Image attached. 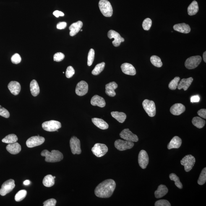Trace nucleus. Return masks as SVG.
Segmentation results:
<instances>
[{
    "mask_svg": "<svg viewBox=\"0 0 206 206\" xmlns=\"http://www.w3.org/2000/svg\"><path fill=\"white\" fill-rule=\"evenodd\" d=\"M116 186V183L113 180H105L95 188V195L101 198H108L112 195Z\"/></svg>",
    "mask_w": 206,
    "mask_h": 206,
    "instance_id": "f257e3e1",
    "label": "nucleus"
},
{
    "mask_svg": "<svg viewBox=\"0 0 206 206\" xmlns=\"http://www.w3.org/2000/svg\"><path fill=\"white\" fill-rule=\"evenodd\" d=\"M41 155L45 157V162L50 163L59 162L64 158L63 154L57 150H53L50 152L47 150H44L41 152Z\"/></svg>",
    "mask_w": 206,
    "mask_h": 206,
    "instance_id": "f03ea898",
    "label": "nucleus"
},
{
    "mask_svg": "<svg viewBox=\"0 0 206 206\" xmlns=\"http://www.w3.org/2000/svg\"><path fill=\"white\" fill-rule=\"evenodd\" d=\"M99 6L102 14L105 17H111L112 15L113 8L107 0H100Z\"/></svg>",
    "mask_w": 206,
    "mask_h": 206,
    "instance_id": "7ed1b4c3",
    "label": "nucleus"
},
{
    "mask_svg": "<svg viewBox=\"0 0 206 206\" xmlns=\"http://www.w3.org/2000/svg\"><path fill=\"white\" fill-rule=\"evenodd\" d=\"M195 163V159L191 155L185 156L181 160V164L184 167V170L186 172H189L192 169Z\"/></svg>",
    "mask_w": 206,
    "mask_h": 206,
    "instance_id": "20e7f679",
    "label": "nucleus"
},
{
    "mask_svg": "<svg viewBox=\"0 0 206 206\" xmlns=\"http://www.w3.org/2000/svg\"><path fill=\"white\" fill-rule=\"evenodd\" d=\"M142 106L149 116L152 117L155 116L156 110L155 103L153 101L145 99L143 102Z\"/></svg>",
    "mask_w": 206,
    "mask_h": 206,
    "instance_id": "39448f33",
    "label": "nucleus"
},
{
    "mask_svg": "<svg viewBox=\"0 0 206 206\" xmlns=\"http://www.w3.org/2000/svg\"><path fill=\"white\" fill-rule=\"evenodd\" d=\"M42 128L44 130L48 132L58 131V129L61 127V123L59 121L51 120L45 121L42 124Z\"/></svg>",
    "mask_w": 206,
    "mask_h": 206,
    "instance_id": "423d86ee",
    "label": "nucleus"
},
{
    "mask_svg": "<svg viewBox=\"0 0 206 206\" xmlns=\"http://www.w3.org/2000/svg\"><path fill=\"white\" fill-rule=\"evenodd\" d=\"M202 60V57L200 56L191 57L186 60L185 63V66L188 69H195L200 64Z\"/></svg>",
    "mask_w": 206,
    "mask_h": 206,
    "instance_id": "0eeeda50",
    "label": "nucleus"
},
{
    "mask_svg": "<svg viewBox=\"0 0 206 206\" xmlns=\"http://www.w3.org/2000/svg\"><path fill=\"white\" fill-rule=\"evenodd\" d=\"M92 151L94 155L98 157L103 156L107 152L108 148L104 144L97 143L92 148Z\"/></svg>",
    "mask_w": 206,
    "mask_h": 206,
    "instance_id": "6e6552de",
    "label": "nucleus"
},
{
    "mask_svg": "<svg viewBox=\"0 0 206 206\" xmlns=\"http://www.w3.org/2000/svg\"><path fill=\"white\" fill-rule=\"evenodd\" d=\"M14 180L10 179L8 180L3 183L0 189V194L2 196L6 195L12 191L15 187Z\"/></svg>",
    "mask_w": 206,
    "mask_h": 206,
    "instance_id": "1a4fd4ad",
    "label": "nucleus"
},
{
    "mask_svg": "<svg viewBox=\"0 0 206 206\" xmlns=\"http://www.w3.org/2000/svg\"><path fill=\"white\" fill-rule=\"evenodd\" d=\"M70 146L71 152L73 154L79 155L82 153L81 149L80 141L75 136L71 137L70 142Z\"/></svg>",
    "mask_w": 206,
    "mask_h": 206,
    "instance_id": "9d476101",
    "label": "nucleus"
},
{
    "mask_svg": "<svg viewBox=\"0 0 206 206\" xmlns=\"http://www.w3.org/2000/svg\"><path fill=\"white\" fill-rule=\"evenodd\" d=\"M133 142L128 141H123L121 139H118L115 142V146L116 148L120 151H124L131 149L133 147Z\"/></svg>",
    "mask_w": 206,
    "mask_h": 206,
    "instance_id": "9b49d317",
    "label": "nucleus"
},
{
    "mask_svg": "<svg viewBox=\"0 0 206 206\" xmlns=\"http://www.w3.org/2000/svg\"><path fill=\"white\" fill-rule=\"evenodd\" d=\"M45 140L44 137L40 136H32L27 139L26 144L29 148H32L41 145L44 142Z\"/></svg>",
    "mask_w": 206,
    "mask_h": 206,
    "instance_id": "f8f14e48",
    "label": "nucleus"
},
{
    "mask_svg": "<svg viewBox=\"0 0 206 206\" xmlns=\"http://www.w3.org/2000/svg\"><path fill=\"white\" fill-rule=\"evenodd\" d=\"M120 136L121 138L128 141L137 142L139 141L137 136L133 133L129 129L123 130L120 133Z\"/></svg>",
    "mask_w": 206,
    "mask_h": 206,
    "instance_id": "ddd939ff",
    "label": "nucleus"
},
{
    "mask_svg": "<svg viewBox=\"0 0 206 206\" xmlns=\"http://www.w3.org/2000/svg\"><path fill=\"white\" fill-rule=\"evenodd\" d=\"M108 37L110 39H114L112 44L115 47L119 46L121 43L124 41V39L121 36L120 34L114 30H110L108 32Z\"/></svg>",
    "mask_w": 206,
    "mask_h": 206,
    "instance_id": "4468645a",
    "label": "nucleus"
},
{
    "mask_svg": "<svg viewBox=\"0 0 206 206\" xmlns=\"http://www.w3.org/2000/svg\"><path fill=\"white\" fill-rule=\"evenodd\" d=\"M138 163L139 166L143 169L146 168L149 163V157L146 151H141L138 155Z\"/></svg>",
    "mask_w": 206,
    "mask_h": 206,
    "instance_id": "2eb2a0df",
    "label": "nucleus"
},
{
    "mask_svg": "<svg viewBox=\"0 0 206 206\" xmlns=\"http://www.w3.org/2000/svg\"><path fill=\"white\" fill-rule=\"evenodd\" d=\"M88 90V85L85 81H82L77 84L75 92L79 96H82L87 93Z\"/></svg>",
    "mask_w": 206,
    "mask_h": 206,
    "instance_id": "dca6fc26",
    "label": "nucleus"
},
{
    "mask_svg": "<svg viewBox=\"0 0 206 206\" xmlns=\"http://www.w3.org/2000/svg\"><path fill=\"white\" fill-rule=\"evenodd\" d=\"M121 68L123 72L125 74L134 76L136 74L135 68L132 65L129 63H124L121 65Z\"/></svg>",
    "mask_w": 206,
    "mask_h": 206,
    "instance_id": "f3484780",
    "label": "nucleus"
},
{
    "mask_svg": "<svg viewBox=\"0 0 206 206\" xmlns=\"http://www.w3.org/2000/svg\"><path fill=\"white\" fill-rule=\"evenodd\" d=\"M186 110L184 105L181 103H176L170 108V111L171 114L174 116H179L184 113Z\"/></svg>",
    "mask_w": 206,
    "mask_h": 206,
    "instance_id": "a211bd4d",
    "label": "nucleus"
},
{
    "mask_svg": "<svg viewBox=\"0 0 206 206\" xmlns=\"http://www.w3.org/2000/svg\"><path fill=\"white\" fill-rule=\"evenodd\" d=\"M118 87V84L115 82H111L105 85V93L108 96L113 97L116 96V92L115 90Z\"/></svg>",
    "mask_w": 206,
    "mask_h": 206,
    "instance_id": "6ab92c4d",
    "label": "nucleus"
},
{
    "mask_svg": "<svg viewBox=\"0 0 206 206\" xmlns=\"http://www.w3.org/2000/svg\"><path fill=\"white\" fill-rule=\"evenodd\" d=\"M11 93L14 95H18L21 90V86L18 82L15 81H12L10 82L8 85Z\"/></svg>",
    "mask_w": 206,
    "mask_h": 206,
    "instance_id": "aec40b11",
    "label": "nucleus"
},
{
    "mask_svg": "<svg viewBox=\"0 0 206 206\" xmlns=\"http://www.w3.org/2000/svg\"><path fill=\"white\" fill-rule=\"evenodd\" d=\"M83 25L82 21H79L74 23L71 25L69 27V30L70 31L69 35L71 36H74L76 35L81 30Z\"/></svg>",
    "mask_w": 206,
    "mask_h": 206,
    "instance_id": "412c9836",
    "label": "nucleus"
},
{
    "mask_svg": "<svg viewBox=\"0 0 206 206\" xmlns=\"http://www.w3.org/2000/svg\"><path fill=\"white\" fill-rule=\"evenodd\" d=\"M193 81V78L192 77L182 79L178 84V89L179 90L183 89L185 91L187 90L192 84Z\"/></svg>",
    "mask_w": 206,
    "mask_h": 206,
    "instance_id": "4be33fe9",
    "label": "nucleus"
},
{
    "mask_svg": "<svg viewBox=\"0 0 206 206\" xmlns=\"http://www.w3.org/2000/svg\"><path fill=\"white\" fill-rule=\"evenodd\" d=\"M90 103L93 106H97L100 107H104L106 105L104 99L98 95H95L92 97Z\"/></svg>",
    "mask_w": 206,
    "mask_h": 206,
    "instance_id": "5701e85b",
    "label": "nucleus"
},
{
    "mask_svg": "<svg viewBox=\"0 0 206 206\" xmlns=\"http://www.w3.org/2000/svg\"><path fill=\"white\" fill-rule=\"evenodd\" d=\"M6 150L10 153L15 155L19 153L21 150V146L19 143L17 142L12 144H9L6 146Z\"/></svg>",
    "mask_w": 206,
    "mask_h": 206,
    "instance_id": "b1692460",
    "label": "nucleus"
},
{
    "mask_svg": "<svg viewBox=\"0 0 206 206\" xmlns=\"http://www.w3.org/2000/svg\"><path fill=\"white\" fill-rule=\"evenodd\" d=\"M174 30L181 33L187 34L191 32V27L189 25L185 23L176 24L173 26Z\"/></svg>",
    "mask_w": 206,
    "mask_h": 206,
    "instance_id": "393cba45",
    "label": "nucleus"
},
{
    "mask_svg": "<svg viewBox=\"0 0 206 206\" xmlns=\"http://www.w3.org/2000/svg\"><path fill=\"white\" fill-rule=\"evenodd\" d=\"M182 141L178 136H174L170 141L167 146L169 150L173 149H178L181 147Z\"/></svg>",
    "mask_w": 206,
    "mask_h": 206,
    "instance_id": "a878e982",
    "label": "nucleus"
},
{
    "mask_svg": "<svg viewBox=\"0 0 206 206\" xmlns=\"http://www.w3.org/2000/svg\"><path fill=\"white\" fill-rule=\"evenodd\" d=\"M168 192V188L164 185L161 184L158 186L155 192V197L157 199L161 198L166 195Z\"/></svg>",
    "mask_w": 206,
    "mask_h": 206,
    "instance_id": "bb28decb",
    "label": "nucleus"
},
{
    "mask_svg": "<svg viewBox=\"0 0 206 206\" xmlns=\"http://www.w3.org/2000/svg\"><path fill=\"white\" fill-rule=\"evenodd\" d=\"M92 121L95 125L102 129H107L108 128V124L103 120L98 118H92Z\"/></svg>",
    "mask_w": 206,
    "mask_h": 206,
    "instance_id": "cd10ccee",
    "label": "nucleus"
},
{
    "mask_svg": "<svg viewBox=\"0 0 206 206\" xmlns=\"http://www.w3.org/2000/svg\"><path fill=\"white\" fill-rule=\"evenodd\" d=\"M30 89L32 95L34 97L37 96L40 93V87L38 82L35 79L32 80L31 82Z\"/></svg>",
    "mask_w": 206,
    "mask_h": 206,
    "instance_id": "c85d7f7f",
    "label": "nucleus"
},
{
    "mask_svg": "<svg viewBox=\"0 0 206 206\" xmlns=\"http://www.w3.org/2000/svg\"><path fill=\"white\" fill-rule=\"evenodd\" d=\"M199 10V6L197 2L193 1L187 8L188 14L190 16L195 15L198 12Z\"/></svg>",
    "mask_w": 206,
    "mask_h": 206,
    "instance_id": "c756f323",
    "label": "nucleus"
},
{
    "mask_svg": "<svg viewBox=\"0 0 206 206\" xmlns=\"http://www.w3.org/2000/svg\"><path fill=\"white\" fill-rule=\"evenodd\" d=\"M112 116L118 122L123 123L126 118V115L123 112H120L118 111H112L111 113Z\"/></svg>",
    "mask_w": 206,
    "mask_h": 206,
    "instance_id": "7c9ffc66",
    "label": "nucleus"
},
{
    "mask_svg": "<svg viewBox=\"0 0 206 206\" xmlns=\"http://www.w3.org/2000/svg\"><path fill=\"white\" fill-rule=\"evenodd\" d=\"M52 175L49 174L45 176L43 180L44 185L46 187H51L55 184V180Z\"/></svg>",
    "mask_w": 206,
    "mask_h": 206,
    "instance_id": "2f4dec72",
    "label": "nucleus"
},
{
    "mask_svg": "<svg viewBox=\"0 0 206 206\" xmlns=\"http://www.w3.org/2000/svg\"><path fill=\"white\" fill-rule=\"evenodd\" d=\"M192 123L193 124L198 128L201 129L205 126L206 121L202 118L198 116H196L193 118Z\"/></svg>",
    "mask_w": 206,
    "mask_h": 206,
    "instance_id": "473e14b6",
    "label": "nucleus"
},
{
    "mask_svg": "<svg viewBox=\"0 0 206 206\" xmlns=\"http://www.w3.org/2000/svg\"><path fill=\"white\" fill-rule=\"evenodd\" d=\"M18 139L17 136L14 134H11L6 136L2 139V142L7 144H12L17 142Z\"/></svg>",
    "mask_w": 206,
    "mask_h": 206,
    "instance_id": "72a5a7b5",
    "label": "nucleus"
},
{
    "mask_svg": "<svg viewBox=\"0 0 206 206\" xmlns=\"http://www.w3.org/2000/svg\"><path fill=\"white\" fill-rule=\"evenodd\" d=\"M105 63L102 62L95 66L93 70L92 71V74L94 75H98L103 71L104 69Z\"/></svg>",
    "mask_w": 206,
    "mask_h": 206,
    "instance_id": "f704fd0d",
    "label": "nucleus"
},
{
    "mask_svg": "<svg viewBox=\"0 0 206 206\" xmlns=\"http://www.w3.org/2000/svg\"><path fill=\"white\" fill-rule=\"evenodd\" d=\"M170 178L171 181H174L175 184L177 187L180 189H182L183 187V184L180 181L179 178L174 173H171L170 175Z\"/></svg>",
    "mask_w": 206,
    "mask_h": 206,
    "instance_id": "c9c22d12",
    "label": "nucleus"
},
{
    "mask_svg": "<svg viewBox=\"0 0 206 206\" xmlns=\"http://www.w3.org/2000/svg\"><path fill=\"white\" fill-rule=\"evenodd\" d=\"M150 61L154 66L157 67H161L163 65L161 59L156 56H153L150 57Z\"/></svg>",
    "mask_w": 206,
    "mask_h": 206,
    "instance_id": "e433bc0d",
    "label": "nucleus"
},
{
    "mask_svg": "<svg viewBox=\"0 0 206 206\" xmlns=\"http://www.w3.org/2000/svg\"><path fill=\"white\" fill-rule=\"evenodd\" d=\"M27 195V191L25 190H22L17 193L15 197V199L17 202H20L25 198Z\"/></svg>",
    "mask_w": 206,
    "mask_h": 206,
    "instance_id": "4c0bfd02",
    "label": "nucleus"
},
{
    "mask_svg": "<svg viewBox=\"0 0 206 206\" xmlns=\"http://www.w3.org/2000/svg\"><path fill=\"white\" fill-rule=\"evenodd\" d=\"M180 78L179 77H176L173 79L169 84L168 87L170 90H176L179 84Z\"/></svg>",
    "mask_w": 206,
    "mask_h": 206,
    "instance_id": "58836bf2",
    "label": "nucleus"
},
{
    "mask_svg": "<svg viewBox=\"0 0 206 206\" xmlns=\"http://www.w3.org/2000/svg\"><path fill=\"white\" fill-rule=\"evenodd\" d=\"M206 181V168H204L200 173L198 180V184L200 185H203Z\"/></svg>",
    "mask_w": 206,
    "mask_h": 206,
    "instance_id": "ea45409f",
    "label": "nucleus"
},
{
    "mask_svg": "<svg viewBox=\"0 0 206 206\" xmlns=\"http://www.w3.org/2000/svg\"><path fill=\"white\" fill-rule=\"evenodd\" d=\"M95 51L92 48H91L89 52L88 57H87V65L90 66L93 64L95 59Z\"/></svg>",
    "mask_w": 206,
    "mask_h": 206,
    "instance_id": "a19ab883",
    "label": "nucleus"
},
{
    "mask_svg": "<svg viewBox=\"0 0 206 206\" xmlns=\"http://www.w3.org/2000/svg\"><path fill=\"white\" fill-rule=\"evenodd\" d=\"M152 25V21L149 18L144 19L142 23L143 28L145 30L148 31L150 30Z\"/></svg>",
    "mask_w": 206,
    "mask_h": 206,
    "instance_id": "79ce46f5",
    "label": "nucleus"
},
{
    "mask_svg": "<svg viewBox=\"0 0 206 206\" xmlns=\"http://www.w3.org/2000/svg\"><path fill=\"white\" fill-rule=\"evenodd\" d=\"M22 61L20 55L18 53H15L11 57V61L13 64H19Z\"/></svg>",
    "mask_w": 206,
    "mask_h": 206,
    "instance_id": "37998d69",
    "label": "nucleus"
},
{
    "mask_svg": "<svg viewBox=\"0 0 206 206\" xmlns=\"http://www.w3.org/2000/svg\"><path fill=\"white\" fill-rule=\"evenodd\" d=\"M75 74L74 68L71 66H68L66 71V77L68 78L72 77Z\"/></svg>",
    "mask_w": 206,
    "mask_h": 206,
    "instance_id": "c03bdc74",
    "label": "nucleus"
},
{
    "mask_svg": "<svg viewBox=\"0 0 206 206\" xmlns=\"http://www.w3.org/2000/svg\"><path fill=\"white\" fill-rule=\"evenodd\" d=\"M65 58V55L64 53H58L55 54L53 56V60L57 62H60L63 61Z\"/></svg>",
    "mask_w": 206,
    "mask_h": 206,
    "instance_id": "a18cd8bd",
    "label": "nucleus"
},
{
    "mask_svg": "<svg viewBox=\"0 0 206 206\" xmlns=\"http://www.w3.org/2000/svg\"><path fill=\"white\" fill-rule=\"evenodd\" d=\"M155 206H171V205L169 201L166 200H160L156 202Z\"/></svg>",
    "mask_w": 206,
    "mask_h": 206,
    "instance_id": "49530a36",
    "label": "nucleus"
},
{
    "mask_svg": "<svg viewBox=\"0 0 206 206\" xmlns=\"http://www.w3.org/2000/svg\"><path fill=\"white\" fill-rule=\"evenodd\" d=\"M0 116L6 118H9L10 116L9 111L6 108L2 107L1 105H0Z\"/></svg>",
    "mask_w": 206,
    "mask_h": 206,
    "instance_id": "de8ad7c7",
    "label": "nucleus"
},
{
    "mask_svg": "<svg viewBox=\"0 0 206 206\" xmlns=\"http://www.w3.org/2000/svg\"><path fill=\"white\" fill-rule=\"evenodd\" d=\"M57 201L56 199H51L45 201L43 203L44 206H55L56 205Z\"/></svg>",
    "mask_w": 206,
    "mask_h": 206,
    "instance_id": "09e8293b",
    "label": "nucleus"
},
{
    "mask_svg": "<svg viewBox=\"0 0 206 206\" xmlns=\"http://www.w3.org/2000/svg\"><path fill=\"white\" fill-rule=\"evenodd\" d=\"M197 114L199 116L204 119H206V110L205 109H201L197 112Z\"/></svg>",
    "mask_w": 206,
    "mask_h": 206,
    "instance_id": "8fccbe9b",
    "label": "nucleus"
},
{
    "mask_svg": "<svg viewBox=\"0 0 206 206\" xmlns=\"http://www.w3.org/2000/svg\"><path fill=\"white\" fill-rule=\"evenodd\" d=\"M66 25H67V24H66V22H60L57 25V27L58 29H59V30H62V29L65 28Z\"/></svg>",
    "mask_w": 206,
    "mask_h": 206,
    "instance_id": "3c124183",
    "label": "nucleus"
},
{
    "mask_svg": "<svg viewBox=\"0 0 206 206\" xmlns=\"http://www.w3.org/2000/svg\"><path fill=\"white\" fill-rule=\"evenodd\" d=\"M53 15L55 17L57 18L59 17L60 16H61V17H63V16H64V13L58 11H55L54 12H53Z\"/></svg>",
    "mask_w": 206,
    "mask_h": 206,
    "instance_id": "603ef678",
    "label": "nucleus"
},
{
    "mask_svg": "<svg viewBox=\"0 0 206 206\" xmlns=\"http://www.w3.org/2000/svg\"><path fill=\"white\" fill-rule=\"evenodd\" d=\"M199 100H200V97L198 95L192 96L191 99V101L192 103H197V102H199Z\"/></svg>",
    "mask_w": 206,
    "mask_h": 206,
    "instance_id": "864d4df0",
    "label": "nucleus"
},
{
    "mask_svg": "<svg viewBox=\"0 0 206 206\" xmlns=\"http://www.w3.org/2000/svg\"><path fill=\"white\" fill-rule=\"evenodd\" d=\"M30 181L28 180H27L24 181L23 182V184L26 186L29 185L30 184Z\"/></svg>",
    "mask_w": 206,
    "mask_h": 206,
    "instance_id": "5fc2aeb1",
    "label": "nucleus"
},
{
    "mask_svg": "<svg viewBox=\"0 0 206 206\" xmlns=\"http://www.w3.org/2000/svg\"><path fill=\"white\" fill-rule=\"evenodd\" d=\"M203 57L204 61L205 62H206V52L205 51L203 53Z\"/></svg>",
    "mask_w": 206,
    "mask_h": 206,
    "instance_id": "6e6d98bb",
    "label": "nucleus"
},
{
    "mask_svg": "<svg viewBox=\"0 0 206 206\" xmlns=\"http://www.w3.org/2000/svg\"><path fill=\"white\" fill-rule=\"evenodd\" d=\"M53 178H54V179H55V178H56V177H55V176H53Z\"/></svg>",
    "mask_w": 206,
    "mask_h": 206,
    "instance_id": "4d7b16f0",
    "label": "nucleus"
},
{
    "mask_svg": "<svg viewBox=\"0 0 206 206\" xmlns=\"http://www.w3.org/2000/svg\"><path fill=\"white\" fill-rule=\"evenodd\" d=\"M81 32H82V30H81Z\"/></svg>",
    "mask_w": 206,
    "mask_h": 206,
    "instance_id": "13d9d810",
    "label": "nucleus"
}]
</instances>
